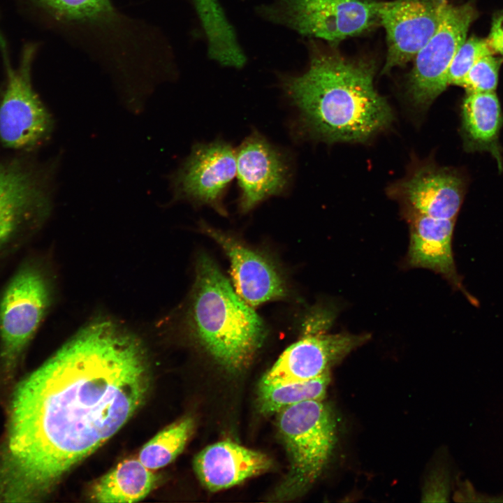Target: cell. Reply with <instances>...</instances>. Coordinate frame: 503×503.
Masks as SVG:
<instances>
[{
  "instance_id": "1",
  "label": "cell",
  "mask_w": 503,
  "mask_h": 503,
  "mask_svg": "<svg viewBox=\"0 0 503 503\" xmlns=\"http://www.w3.org/2000/svg\"><path fill=\"white\" fill-rule=\"evenodd\" d=\"M150 366L140 341L98 319L20 381L0 449V502H38L117 433L143 403Z\"/></svg>"
},
{
  "instance_id": "2",
  "label": "cell",
  "mask_w": 503,
  "mask_h": 503,
  "mask_svg": "<svg viewBox=\"0 0 503 503\" xmlns=\"http://www.w3.org/2000/svg\"><path fill=\"white\" fill-rule=\"evenodd\" d=\"M307 67L280 74V87L314 136L329 142L363 141L388 126L391 109L374 85L375 66L309 43Z\"/></svg>"
},
{
  "instance_id": "3",
  "label": "cell",
  "mask_w": 503,
  "mask_h": 503,
  "mask_svg": "<svg viewBox=\"0 0 503 503\" xmlns=\"http://www.w3.org/2000/svg\"><path fill=\"white\" fill-rule=\"evenodd\" d=\"M187 321L194 340L233 372L251 363L265 337L262 319L205 254L196 261Z\"/></svg>"
},
{
  "instance_id": "4",
  "label": "cell",
  "mask_w": 503,
  "mask_h": 503,
  "mask_svg": "<svg viewBox=\"0 0 503 503\" xmlns=\"http://www.w3.org/2000/svg\"><path fill=\"white\" fill-rule=\"evenodd\" d=\"M277 423L290 468L274 497L286 500L307 491L321 474L336 443V422L323 400H307L280 410Z\"/></svg>"
},
{
  "instance_id": "5",
  "label": "cell",
  "mask_w": 503,
  "mask_h": 503,
  "mask_svg": "<svg viewBox=\"0 0 503 503\" xmlns=\"http://www.w3.org/2000/svg\"><path fill=\"white\" fill-rule=\"evenodd\" d=\"M376 0H270L257 7L263 20L333 44L380 25Z\"/></svg>"
},
{
  "instance_id": "6",
  "label": "cell",
  "mask_w": 503,
  "mask_h": 503,
  "mask_svg": "<svg viewBox=\"0 0 503 503\" xmlns=\"http://www.w3.org/2000/svg\"><path fill=\"white\" fill-rule=\"evenodd\" d=\"M51 302V289L36 265L21 268L0 299V376L8 382L14 376L27 346Z\"/></svg>"
},
{
  "instance_id": "7",
  "label": "cell",
  "mask_w": 503,
  "mask_h": 503,
  "mask_svg": "<svg viewBox=\"0 0 503 503\" xmlns=\"http://www.w3.org/2000/svg\"><path fill=\"white\" fill-rule=\"evenodd\" d=\"M8 50L0 29V52L6 72V89L0 103V140L10 149H29L48 136L52 120L31 84L35 47H24L17 68L10 63Z\"/></svg>"
},
{
  "instance_id": "8",
  "label": "cell",
  "mask_w": 503,
  "mask_h": 503,
  "mask_svg": "<svg viewBox=\"0 0 503 503\" xmlns=\"http://www.w3.org/2000/svg\"><path fill=\"white\" fill-rule=\"evenodd\" d=\"M331 312L318 309L303 323L300 338L288 347L263 376V383H285L317 377L339 363L370 335L328 333Z\"/></svg>"
},
{
  "instance_id": "9",
  "label": "cell",
  "mask_w": 503,
  "mask_h": 503,
  "mask_svg": "<svg viewBox=\"0 0 503 503\" xmlns=\"http://www.w3.org/2000/svg\"><path fill=\"white\" fill-rule=\"evenodd\" d=\"M475 18L471 5L448 3L437 29L414 59L408 85L416 104L429 105L446 89L448 68Z\"/></svg>"
},
{
  "instance_id": "10",
  "label": "cell",
  "mask_w": 503,
  "mask_h": 503,
  "mask_svg": "<svg viewBox=\"0 0 503 503\" xmlns=\"http://www.w3.org/2000/svg\"><path fill=\"white\" fill-rule=\"evenodd\" d=\"M448 3L446 0L379 1L387 44L384 73L414 60L437 29Z\"/></svg>"
},
{
  "instance_id": "11",
  "label": "cell",
  "mask_w": 503,
  "mask_h": 503,
  "mask_svg": "<svg viewBox=\"0 0 503 503\" xmlns=\"http://www.w3.org/2000/svg\"><path fill=\"white\" fill-rule=\"evenodd\" d=\"M235 175L236 153L228 143L197 144L171 179L175 200L207 205L225 216L224 195Z\"/></svg>"
},
{
  "instance_id": "12",
  "label": "cell",
  "mask_w": 503,
  "mask_h": 503,
  "mask_svg": "<svg viewBox=\"0 0 503 503\" xmlns=\"http://www.w3.org/2000/svg\"><path fill=\"white\" fill-rule=\"evenodd\" d=\"M236 175L239 207L247 212L266 198L282 194L289 184L291 169L285 154L254 132L236 152Z\"/></svg>"
},
{
  "instance_id": "13",
  "label": "cell",
  "mask_w": 503,
  "mask_h": 503,
  "mask_svg": "<svg viewBox=\"0 0 503 503\" xmlns=\"http://www.w3.org/2000/svg\"><path fill=\"white\" fill-rule=\"evenodd\" d=\"M201 228L219 245L229 259L233 288L246 302L255 307L286 297L287 290L283 279L265 256L232 235L205 223L201 224Z\"/></svg>"
},
{
  "instance_id": "14",
  "label": "cell",
  "mask_w": 503,
  "mask_h": 503,
  "mask_svg": "<svg viewBox=\"0 0 503 503\" xmlns=\"http://www.w3.org/2000/svg\"><path fill=\"white\" fill-rule=\"evenodd\" d=\"M49 209L44 184L17 163L0 165V252Z\"/></svg>"
},
{
  "instance_id": "15",
  "label": "cell",
  "mask_w": 503,
  "mask_h": 503,
  "mask_svg": "<svg viewBox=\"0 0 503 503\" xmlns=\"http://www.w3.org/2000/svg\"><path fill=\"white\" fill-rule=\"evenodd\" d=\"M193 464L202 485L212 492L238 485L272 467L265 454L230 441L205 447L195 456Z\"/></svg>"
},
{
  "instance_id": "16",
  "label": "cell",
  "mask_w": 503,
  "mask_h": 503,
  "mask_svg": "<svg viewBox=\"0 0 503 503\" xmlns=\"http://www.w3.org/2000/svg\"><path fill=\"white\" fill-rule=\"evenodd\" d=\"M410 212L407 263L439 273L460 288L452 251L455 219L434 218L413 210Z\"/></svg>"
},
{
  "instance_id": "17",
  "label": "cell",
  "mask_w": 503,
  "mask_h": 503,
  "mask_svg": "<svg viewBox=\"0 0 503 503\" xmlns=\"http://www.w3.org/2000/svg\"><path fill=\"white\" fill-rule=\"evenodd\" d=\"M411 210L434 218L455 219L461 206L464 183L447 169L426 168L403 184Z\"/></svg>"
},
{
  "instance_id": "18",
  "label": "cell",
  "mask_w": 503,
  "mask_h": 503,
  "mask_svg": "<svg viewBox=\"0 0 503 503\" xmlns=\"http://www.w3.org/2000/svg\"><path fill=\"white\" fill-rule=\"evenodd\" d=\"M462 135L468 152H487L503 170L499 143L503 116L495 92L467 93L461 107Z\"/></svg>"
},
{
  "instance_id": "19",
  "label": "cell",
  "mask_w": 503,
  "mask_h": 503,
  "mask_svg": "<svg viewBox=\"0 0 503 503\" xmlns=\"http://www.w3.org/2000/svg\"><path fill=\"white\" fill-rule=\"evenodd\" d=\"M156 476L139 459H127L101 476L92 489V497L101 503H131L142 500L154 488Z\"/></svg>"
},
{
  "instance_id": "20",
  "label": "cell",
  "mask_w": 503,
  "mask_h": 503,
  "mask_svg": "<svg viewBox=\"0 0 503 503\" xmlns=\"http://www.w3.org/2000/svg\"><path fill=\"white\" fill-rule=\"evenodd\" d=\"M56 20L78 28H107L120 18L110 0H34Z\"/></svg>"
},
{
  "instance_id": "21",
  "label": "cell",
  "mask_w": 503,
  "mask_h": 503,
  "mask_svg": "<svg viewBox=\"0 0 503 503\" xmlns=\"http://www.w3.org/2000/svg\"><path fill=\"white\" fill-rule=\"evenodd\" d=\"M330 381V372L317 377L285 383L261 382L258 407L265 414L307 400H323Z\"/></svg>"
},
{
  "instance_id": "22",
  "label": "cell",
  "mask_w": 503,
  "mask_h": 503,
  "mask_svg": "<svg viewBox=\"0 0 503 503\" xmlns=\"http://www.w3.org/2000/svg\"><path fill=\"white\" fill-rule=\"evenodd\" d=\"M194 425L193 419L187 417L166 427L143 446L139 460L151 470L169 465L184 450Z\"/></svg>"
},
{
  "instance_id": "23",
  "label": "cell",
  "mask_w": 503,
  "mask_h": 503,
  "mask_svg": "<svg viewBox=\"0 0 503 503\" xmlns=\"http://www.w3.org/2000/svg\"><path fill=\"white\" fill-rule=\"evenodd\" d=\"M494 54L487 40L472 36L464 41L458 50L448 68L446 82L447 86H460L465 76L481 57Z\"/></svg>"
},
{
  "instance_id": "24",
  "label": "cell",
  "mask_w": 503,
  "mask_h": 503,
  "mask_svg": "<svg viewBox=\"0 0 503 503\" xmlns=\"http://www.w3.org/2000/svg\"><path fill=\"white\" fill-rule=\"evenodd\" d=\"M501 62L502 59L493 54L481 57L467 72L460 86L467 93L495 92Z\"/></svg>"
},
{
  "instance_id": "25",
  "label": "cell",
  "mask_w": 503,
  "mask_h": 503,
  "mask_svg": "<svg viewBox=\"0 0 503 503\" xmlns=\"http://www.w3.org/2000/svg\"><path fill=\"white\" fill-rule=\"evenodd\" d=\"M486 40L494 53L503 55V11L493 17L490 31Z\"/></svg>"
}]
</instances>
